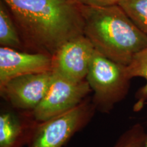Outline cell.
Instances as JSON below:
<instances>
[{
	"mask_svg": "<svg viewBox=\"0 0 147 147\" xmlns=\"http://www.w3.org/2000/svg\"><path fill=\"white\" fill-rule=\"evenodd\" d=\"M10 11L24 50L50 56L83 34L81 4L76 0H1Z\"/></svg>",
	"mask_w": 147,
	"mask_h": 147,
	"instance_id": "cell-1",
	"label": "cell"
},
{
	"mask_svg": "<svg viewBox=\"0 0 147 147\" xmlns=\"http://www.w3.org/2000/svg\"><path fill=\"white\" fill-rule=\"evenodd\" d=\"M83 35L95 51L109 59L128 65L147 46V34L141 31L118 4L81 5Z\"/></svg>",
	"mask_w": 147,
	"mask_h": 147,
	"instance_id": "cell-2",
	"label": "cell"
},
{
	"mask_svg": "<svg viewBox=\"0 0 147 147\" xmlns=\"http://www.w3.org/2000/svg\"><path fill=\"white\" fill-rule=\"evenodd\" d=\"M85 80L93 93L91 101L96 111L108 114L128 95L131 78L126 65L95 50Z\"/></svg>",
	"mask_w": 147,
	"mask_h": 147,
	"instance_id": "cell-3",
	"label": "cell"
},
{
	"mask_svg": "<svg viewBox=\"0 0 147 147\" xmlns=\"http://www.w3.org/2000/svg\"><path fill=\"white\" fill-rule=\"evenodd\" d=\"M96 112L89 97L68 113L38 122L27 147H65L89 125Z\"/></svg>",
	"mask_w": 147,
	"mask_h": 147,
	"instance_id": "cell-4",
	"label": "cell"
},
{
	"mask_svg": "<svg viewBox=\"0 0 147 147\" xmlns=\"http://www.w3.org/2000/svg\"><path fill=\"white\" fill-rule=\"evenodd\" d=\"M54 76L47 95L32 112L38 122L68 113L81 104L92 93L86 80L74 81L55 74Z\"/></svg>",
	"mask_w": 147,
	"mask_h": 147,
	"instance_id": "cell-5",
	"label": "cell"
},
{
	"mask_svg": "<svg viewBox=\"0 0 147 147\" xmlns=\"http://www.w3.org/2000/svg\"><path fill=\"white\" fill-rule=\"evenodd\" d=\"M54 76L49 71L16 77L0 87V95L13 109L32 113L47 95Z\"/></svg>",
	"mask_w": 147,
	"mask_h": 147,
	"instance_id": "cell-6",
	"label": "cell"
},
{
	"mask_svg": "<svg viewBox=\"0 0 147 147\" xmlns=\"http://www.w3.org/2000/svg\"><path fill=\"white\" fill-rule=\"evenodd\" d=\"M95 50L83 34L71 38L51 56V71L74 81L85 80Z\"/></svg>",
	"mask_w": 147,
	"mask_h": 147,
	"instance_id": "cell-7",
	"label": "cell"
},
{
	"mask_svg": "<svg viewBox=\"0 0 147 147\" xmlns=\"http://www.w3.org/2000/svg\"><path fill=\"white\" fill-rule=\"evenodd\" d=\"M51 71V56L0 47V87L16 77Z\"/></svg>",
	"mask_w": 147,
	"mask_h": 147,
	"instance_id": "cell-8",
	"label": "cell"
},
{
	"mask_svg": "<svg viewBox=\"0 0 147 147\" xmlns=\"http://www.w3.org/2000/svg\"><path fill=\"white\" fill-rule=\"evenodd\" d=\"M38 121L32 113L18 111L8 106L0 113V147H25Z\"/></svg>",
	"mask_w": 147,
	"mask_h": 147,
	"instance_id": "cell-9",
	"label": "cell"
},
{
	"mask_svg": "<svg viewBox=\"0 0 147 147\" xmlns=\"http://www.w3.org/2000/svg\"><path fill=\"white\" fill-rule=\"evenodd\" d=\"M0 45L15 50L25 51L21 37L10 11L0 1Z\"/></svg>",
	"mask_w": 147,
	"mask_h": 147,
	"instance_id": "cell-10",
	"label": "cell"
},
{
	"mask_svg": "<svg viewBox=\"0 0 147 147\" xmlns=\"http://www.w3.org/2000/svg\"><path fill=\"white\" fill-rule=\"evenodd\" d=\"M127 71L131 79L140 77L146 80V84L138 93V105L140 106L147 99V46L134 57L130 63L127 65Z\"/></svg>",
	"mask_w": 147,
	"mask_h": 147,
	"instance_id": "cell-11",
	"label": "cell"
},
{
	"mask_svg": "<svg viewBox=\"0 0 147 147\" xmlns=\"http://www.w3.org/2000/svg\"><path fill=\"white\" fill-rule=\"evenodd\" d=\"M117 4L134 24L147 34V0H119Z\"/></svg>",
	"mask_w": 147,
	"mask_h": 147,
	"instance_id": "cell-12",
	"label": "cell"
},
{
	"mask_svg": "<svg viewBox=\"0 0 147 147\" xmlns=\"http://www.w3.org/2000/svg\"><path fill=\"white\" fill-rule=\"evenodd\" d=\"M146 136L144 127L136 123L123 132L111 147H145Z\"/></svg>",
	"mask_w": 147,
	"mask_h": 147,
	"instance_id": "cell-13",
	"label": "cell"
},
{
	"mask_svg": "<svg viewBox=\"0 0 147 147\" xmlns=\"http://www.w3.org/2000/svg\"><path fill=\"white\" fill-rule=\"evenodd\" d=\"M81 5H93V6H106L117 4L119 0H76Z\"/></svg>",
	"mask_w": 147,
	"mask_h": 147,
	"instance_id": "cell-14",
	"label": "cell"
},
{
	"mask_svg": "<svg viewBox=\"0 0 147 147\" xmlns=\"http://www.w3.org/2000/svg\"><path fill=\"white\" fill-rule=\"evenodd\" d=\"M145 147H147V136H146V142H145Z\"/></svg>",
	"mask_w": 147,
	"mask_h": 147,
	"instance_id": "cell-15",
	"label": "cell"
}]
</instances>
